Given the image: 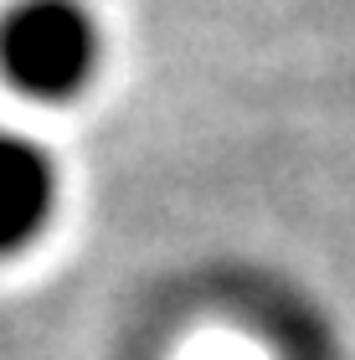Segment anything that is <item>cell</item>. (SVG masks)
Returning <instances> with one entry per match:
<instances>
[{"instance_id": "6da1fadb", "label": "cell", "mask_w": 355, "mask_h": 360, "mask_svg": "<svg viewBox=\"0 0 355 360\" xmlns=\"http://www.w3.org/2000/svg\"><path fill=\"white\" fill-rule=\"evenodd\" d=\"M103 62L98 21L83 0H21L0 21V72L37 103L77 98Z\"/></svg>"}, {"instance_id": "7a4b0ae2", "label": "cell", "mask_w": 355, "mask_h": 360, "mask_svg": "<svg viewBox=\"0 0 355 360\" xmlns=\"http://www.w3.org/2000/svg\"><path fill=\"white\" fill-rule=\"evenodd\" d=\"M57 211V165L37 139L0 129V257L26 252Z\"/></svg>"}]
</instances>
